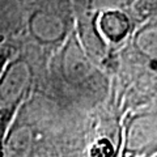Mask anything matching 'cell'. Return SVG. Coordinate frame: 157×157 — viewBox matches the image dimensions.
Returning <instances> with one entry per match:
<instances>
[{
    "label": "cell",
    "instance_id": "2",
    "mask_svg": "<svg viewBox=\"0 0 157 157\" xmlns=\"http://www.w3.org/2000/svg\"><path fill=\"white\" fill-rule=\"evenodd\" d=\"M32 143V132L28 127L14 128L4 140L2 157H29Z\"/></svg>",
    "mask_w": 157,
    "mask_h": 157
},
{
    "label": "cell",
    "instance_id": "3",
    "mask_svg": "<svg viewBox=\"0 0 157 157\" xmlns=\"http://www.w3.org/2000/svg\"><path fill=\"white\" fill-rule=\"evenodd\" d=\"M100 28L106 38H109L111 42H119L128 33L130 22L123 13L110 11L102 14Z\"/></svg>",
    "mask_w": 157,
    "mask_h": 157
},
{
    "label": "cell",
    "instance_id": "1",
    "mask_svg": "<svg viewBox=\"0 0 157 157\" xmlns=\"http://www.w3.org/2000/svg\"><path fill=\"white\" fill-rule=\"evenodd\" d=\"M63 68L67 78L72 81H84L88 80L92 75V66L88 63L85 56L80 50H77L75 45L67 48L63 59Z\"/></svg>",
    "mask_w": 157,
    "mask_h": 157
},
{
    "label": "cell",
    "instance_id": "4",
    "mask_svg": "<svg viewBox=\"0 0 157 157\" xmlns=\"http://www.w3.org/2000/svg\"><path fill=\"white\" fill-rule=\"evenodd\" d=\"M28 73L29 72L26 70V66L24 64H17L9 68L4 76V80L0 84V92L4 100L12 101L20 96V92L25 86Z\"/></svg>",
    "mask_w": 157,
    "mask_h": 157
},
{
    "label": "cell",
    "instance_id": "5",
    "mask_svg": "<svg viewBox=\"0 0 157 157\" xmlns=\"http://www.w3.org/2000/svg\"><path fill=\"white\" fill-rule=\"evenodd\" d=\"M130 134H135L136 136L128 137V148H139L140 145H145L152 139V136L155 137V121L143 118L135 122Z\"/></svg>",
    "mask_w": 157,
    "mask_h": 157
}]
</instances>
